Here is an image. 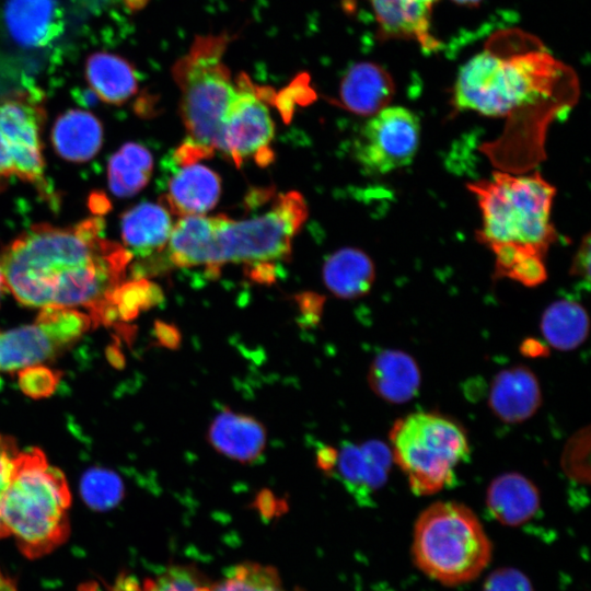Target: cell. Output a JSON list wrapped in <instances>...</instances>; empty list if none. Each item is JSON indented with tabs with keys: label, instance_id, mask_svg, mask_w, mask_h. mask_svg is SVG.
<instances>
[{
	"label": "cell",
	"instance_id": "cell-18",
	"mask_svg": "<svg viewBox=\"0 0 591 591\" xmlns=\"http://www.w3.org/2000/svg\"><path fill=\"white\" fill-rule=\"evenodd\" d=\"M173 229L169 209L161 202H141L121 216L120 231L125 248L146 257L162 251Z\"/></svg>",
	"mask_w": 591,
	"mask_h": 591
},
{
	"label": "cell",
	"instance_id": "cell-15",
	"mask_svg": "<svg viewBox=\"0 0 591 591\" xmlns=\"http://www.w3.org/2000/svg\"><path fill=\"white\" fill-rule=\"evenodd\" d=\"M392 454L382 442L362 444L346 442L338 450L334 473L357 499L366 500L381 488L390 471Z\"/></svg>",
	"mask_w": 591,
	"mask_h": 591
},
{
	"label": "cell",
	"instance_id": "cell-24",
	"mask_svg": "<svg viewBox=\"0 0 591 591\" xmlns=\"http://www.w3.org/2000/svg\"><path fill=\"white\" fill-rule=\"evenodd\" d=\"M322 275L325 286L334 296L356 299L371 289L375 270L372 259L363 251L344 247L328 256Z\"/></svg>",
	"mask_w": 591,
	"mask_h": 591
},
{
	"label": "cell",
	"instance_id": "cell-6",
	"mask_svg": "<svg viewBox=\"0 0 591 591\" xmlns=\"http://www.w3.org/2000/svg\"><path fill=\"white\" fill-rule=\"evenodd\" d=\"M230 42L227 33L198 35L188 53L172 67L187 141L211 153L221 151L223 120L236 93V84L223 61Z\"/></svg>",
	"mask_w": 591,
	"mask_h": 591
},
{
	"label": "cell",
	"instance_id": "cell-31",
	"mask_svg": "<svg viewBox=\"0 0 591 591\" xmlns=\"http://www.w3.org/2000/svg\"><path fill=\"white\" fill-rule=\"evenodd\" d=\"M161 300V292L146 280L123 282L109 298V304L117 321H131L140 311L147 310Z\"/></svg>",
	"mask_w": 591,
	"mask_h": 591
},
{
	"label": "cell",
	"instance_id": "cell-14",
	"mask_svg": "<svg viewBox=\"0 0 591 591\" xmlns=\"http://www.w3.org/2000/svg\"><path fill=\"white\" fill-rule=\"evenodd\" d=\"M382 39L416 42L427 54L442 44L431 31L432 8L419 0H370Z\"/></svg>",
	"mask_w": 591,
	"mask_h": 591
},
{
	"label": "cell",
	"instance_id": "cell-29",
	"mask_svg": "<svg viewBox=\"0 0 591 591\" xmlns=\"http://www.w3.org/2000/svg\"><path fill=\"white\" fill-rule=\"evenodd\" d=\"M211 591H299L285 587L277 570L256 563H242L227 571Z\"/></svg>",
	"mask_w": 591,
	"mask_h": 591
},
{
	"label": "cell",
	"instance_id": "cell-7",
	"mask_svg": "<svg viewBox=\"0 0 591 591\" xmlns=\"http://www.w3.org/2000/svg\"><path fill=\"white\" fill-rule=\"evenodd\" d=\"M392 460L406 474L414 494H436L455 482V468L470 454L464 429L434 413H413L391 431Z\"/></svg>",
	"mask_w": 591,
	"mask_h": 591
},
{
	"label": "cell",
	"instance_id": "cell-4",
	"mask_svg": "<svg viewBox=\"0 0 591 591\" xmlns=\"http://www.w3.org/2000/svg\"><path fill=\"white\" fill-rule=\"evenodd\" d=\"M70 503L63 473L47 462L43 451L19 452L1 501V519L25 557H43L67 541Z\"/></svg>",
	"mask_w": 591,
	"mask_h": 591
},
{
	"label": "cell",
	"instance_id": "cell-11",
	"mask_svg": "<svg viewBox=\"0 0 591 591\" xmlns=\"http://www.w3.org/2000/svg\"><path fill=\"white\" fill-rule=\"evenodd\" d=\"M206 440L218 454L250 465L266 450L267 429L256 417L224 407L210 421Z\"/></svg>",
	"mask_w": 591,
	"mask_h": 591
},
{
	"label": "cell",
	"instance_id": "cell-26",
	"mask_svg": "<svg viewBox=\"0 0 591 591\" xmlns=\"http://www.w3.org/2000/svg\"><path fill=\"white\" fill-rule=\"evenodd\" d=\"M153 169L150 151L136 142L125 143L108 162V184L118 197L139 193L149 182Z\"/></svg>",
	"mask_w": 591,
	"mask_h": 591
},
{
	"label": "cell",
	"instance_id": "cell-1",
	"mask_svg": "<svg viewBox=\"0 0 591 591\" xmlns=\"http://www.w3.org/2000/svg\"><path fill=\"white\" fill-rule=\"evenodd\" d=\"M578 94L571 68L534 35L507 28L461 67L451 104L455 112L506 118L501 137L484 151L501 171L519 174L545 158L548 126L573 106Z\"/></svg>",
	"mask_w": 591,
	"mask_h": 591
},
{
	"label": "cell",
	"instance_id": "cell-43",
	"mask_svg": "<svg viewBox=\"0 0 591 591\" xmlns=\"http://www.w3.org/2000/svg\"><path fill=\"white\" fill-rule=\"evenodd\" d=\"M78 591H102L99 584L94 581L83 582L78 587Z\"/></svg>",
	"mask_w": 591,
	"mask_h": 591
},
{
	"label": "cell",
	"instance_id": "cell-20",
	"mask_svg": "<svg viewBox=\"0 0 591 591\" xmlns=\"http://www.w3.org/2000/svg\"><path fill=\"white\" fill-rule=\"evenodd\" d=\"M84 76L93 94L107 104L121 105L138 90L136 68L114 53L91 54L85 60Z\"/></svg>",
	"mask_w": 591,
	"mask_h": 591
},
{
	"label": "cell",
	"instance_id": "cell-10",
	"mask_svg": "<svg viewBox=\"0 0 591 591\" xmlns=\"http://www.w3.org/2000/svg\"><path fill=\"white\" fill-rule=\"evenodd\" d=\"M236 93L225 114L221 132V151L236 166L250 158L267 161L275 135L270 113L258 89L244 74L236 80Z\"/></svg>",
	"mask_w": 591,
	"mask_h": 591
},
{
	"label": "cell",
	"instance_id": "cell-27",
	"mask_svg": "<svg viewBox=\"0 0 591 591\" xmlns=\"http://www.w3.org/2000/svg\"><path fill=\"white\" fill-rule=\"evenodd\" d=\"M541 331L547 343L559 350H571L587 337L589 320L584 309L571 300L551 304L541 320Z\"/></svg>",
	"mask_w": 591,
	"mask_h": 591
},
{
	"label": "cell",
	"instance_id": "cell-17",
	"mask_svg": "<svg viewBox=\"0 0 591 591\" xmlns=\"http://www.w3.org/2000/svg\"><path fill=\"white\" fill-rule=\"evenodd\" d=\"M540 404V385L535 375L528 368L507 369L494 379L489 405L503 421H523L537 410Z\"/></svg>",
	"mask_w": 591,
	"mask_h": 591
},
{
	"label": "cell",
	"instance_id": "cell-5",
	"mask_svg": "<svg viewBox=\"0 0 591 591\" xmlns=\"http://www.w3.org/2000/svg\"><path fill=\"white\" fill-rule=\"evenodd\" d=\"M491 551L480 521L462 503H432L416 520L414 561L425 575L444 586L477 578L490 563Z\"/></svg>",
	"mask_w": 591,
	"mask_h": 591
},
{
	"label": "cell",
	"instance_id": "cell-19",
	"mask_svg": "<svg viewBox=\"0 0 591 591\" xmlns=\"http://www.w3.org/2000/svg\"><path fill=\"white\" fill-rule=\"evenodd\" d=\"M486 505L501 524L517 526L529 521L540 508V494L535 485L517 473L495 478L488 486Z\"/></svg>",
	"mask_w": 591,
	"mask_h": 591
},
{
	"label": "cell",
	"instance_id": "cell-28",
	"mask_svg": "<svg viewBox=\"0 0 591 591\" xmlns=\"http://www.w3.org/2000/svg\"><path fill=\"white\" fill-rule=\"evenodd\" d=\"M112 591H211V587L196 569L174 566L157 578H146L142 581L130 575H121Z\"/></svg>",
	"mask_w": 591,
	"mask_h": 591
},
{
	"label": "cell",
	"instance_id": "cell-41",
	"mask_svg": "<svg viewBox=\"0 0 591 591\" xmlns=\"http://www.w3.org/2000/svg\"><path fill=\"white\" fill-rule=\"evenodd\" d=\"M338 460V449L332 445H321L315 452V465L325 474H333Z\"/></svg>",
	"mask_w": 591,
	"mask_h": 591
},
{
	"label": "cell",
	"instance_id": "cell-45",
	"mask_svg": "<svg viewBox=\"0 0 591 591\" xmlns=\"http://www.w3.org/2000/svg\"><path fill=\"white\" fill-rule=\"evenodd\" d=\"M4 288H5L4 279H3L2 271L0 269V299H1V296L3 293Z\"/></svg>",
	"mask_w": 591,
	"mask_h": 591
},
{
	"label": "cell",
	"instance_id": "cell-2",
	"mask_svg": "<svg viewBox=\"0 0 591 591\" xmlns=\"http://www.w3.org/2000/svg\"><path fill=\"white\" fill-rule=\"evenodd\" d=\"M102 218L70 228L37 224L0 255L5 288L23 305L85 308L92 324L116 322L109 304L131 254L103 236Z\"/></svg>",
	"mask_w": 591,
	"mask_h": 591
},
{
	"label": "cell",
	"instance_id": "cell-33",
	"mask_svg": "<svg viewBox=\"0 0 591 591\" xmlns=\"http://www.w3.org/2000/svg\"><path fill=\"white\" fill-rule=\"evenodd\" d=\"M60 375L57 370L35 364L19 371V385L25 395L32 398H43L54 394Z\"/></svg>",
	"mask_w": 591,
	"mask_h": 591
},
{
	"label": "cell",
	"instance_id": "cell-46",
	"mask_svg": "<svg viewBox=\"0 0 591 591\" xmlns=\"http://www.w3.org/2000/svg\"><path fill=\"white\" fill-rule=\"evenodd\" d=\"M421 1L422 3L427 4L428 7L432 8L434 7V4L439 1V0H419Z\"/></svg>",
	"mask_w": 591,
	"mask_h": 591
},
{
	"label": "cell",
	"instance_id": "cell-44",
	"mask_svg": "<svg viewBox=\"0 0 591 591\" xmlns=\"http://www.w3.org/2000/svg\"><path fill=\"white\" fill-rule=\"evenodd\" d=\"M452 1L462 5L475 7L479 4L483 0H452Z\"/></svg>",
	"mask_w": 591,
	"mask_h": 591
},
{
	"label": "cell",
	"instance_id": "cell-40",
	"mask_svg": "<svg viewBox=\"0 0 591 591\" xmlns=\"http://www.w3.org/2000/svg\"><path fill=\"white\" fill-rule=\"evenodd\" d=\"M299 306L303 316V323L313 325L320 322L323 301L312 294L299 299Z\"/></svg>",
	"mask_w": 591,
	"mask_h": 591
},
{
	"label": "cell",
	"instance_id": "cell-22",
	"mask_svg": "<svg viewBox=\"0 0 591 591\" xmlns=\"http://www.w3.org/2000/svg\"><path fill=\"white\" fill-rule=\"evenodd\" d=\"M51 140L61 158L72 162H85L93 158L102 146V125L89 112L69 109L56 119Z\"/></svg>",
	"mask_w": 591,
	"mask_h": 591
},
{
	"label": "cell",
	"instance_id": "cell-12",
	"mask_svg": "<svg viewBox=\"0 0 591 591\" xmlns=\"http://www.w3.org/2000/svg\"><path fill=\"white\" fill-rule=\"evenodd\" d=\"M173 163L176 169L169 178L162 204L181 217L201 216L215 208L221 195L219 175L198 161Z\"/></svg>",
	"mask_w": 591,
	"mask_h": 591
},
{
	"label": "cell",
	"instance_id": "cell-34",
	"mask_svg": "<svg viewBox=\"0 0 591 591\" xmlns=\"http://www.w3.org/2000/svg\"><path fill=\"white\" fill-rule=\"evenodd\" d=\"M22 166V155L16 143L0 126V192L13 176L20 177Z\"/></svg>",
	"mask_w": 591,
	"mask_h": 591
},
{
	"label": "cell",
	"instance_id": "cell-32",
	"mask_svg": "<svg viewBox=\"0 0 591 591\" xmlns=\"http://www.w3.org/2000/svg\"><path fill=\"white\" fill-rule=\"evenodd\" d=\"M83 500L93 509L115 507L124 496V485L117 474L104 468H91L81 479Z\"/></svg>",
	"mask_w": 591,
	"mask_h": 591
},
{
	"label": "cell",
	"instance_id": "cell-21",
	"mask_svg": "<svg viewBox=\"0 0 591 591\" xmlns=\"http://www.w3.org/2000/svg\"><path fill=\"white\" fill-rule=\"evenodd\" d=\"M215 228V217H181L166 244L170 262L177 267L204 266L211 274Z\"/></svg>",
	"mask_w": 591,
	"mask_h": 591
},
{
	"label": "cell",
	"instance_id": "cell-42",
	"mask_svg": "<svg viewBox=\"0 0 591 591\" xmlns=\"http://www.w3.org/2000/svg\"><path fill=\"white\" fill-rule=\"evenodd\" d=\"M0 591H18L15 581L0 569Z\"/></svg>",
	"mask_w": 591,
	"mask_h": 591
},
{
	"label": "cell",
	"instance_id": "cell-36",
	"mask_svg": "<svg viewBox=\"0 0 591 591\" xmlns=\"http://www.w3.org/2000/svg\"><path fill=\"white\" fill-rule=\"evenodd\" d=\"M483 591H533L530 580L513 568H501L491 572Z\"/></svg>",
	"mask_w": 591,
	"mask_h": 591
},
{
	"label": "cell",
	"instance_id": "cell-8",
	"mask_svg": "<svg viewBox=\"0 0 591 591\" xmlns=\"http://www.w3.org/2000/svg\"><path fill=\"white\" fill-rule=\"evenodd\" d=\"M306 215L303 197L289 192L279 195L269 210L248 219L216 216L211 275H218L228 263L257 267L286 259Z\"/></svg>",
	"mask_w": 591,
	"mask_h": 591
},
{
	"label": "cell",
	"instance_id": "cell-37",
	"mask_svg": "<svg viewBox=\"0 0 591 591\" xmlns=\"http://www.w3.org/2000/svg\"><path fill=\"white\" fill-rule=\"evenodd\" d=\"M252 507L255 508L259 514L266 519L285 513L288 509V503L285 498H279L269 488L259 489L252 502Z\"/></svg>",
	"mask_w": 591,
	"mask_h": 591
},
{
	"label": "cell",
	"instance_id": "cell-39",
	"mask_svg": "<svg viewBox=\"0 0 591 591\" xmlns=\"http://www.w3.org/2000/svg\"><path fill=\"white\" fill-rule=\"evenodd\" d=\"M154 337L160 346L169 350H177L182 344V335L178 328L161 321L154 324Z\"/></svg>",
	"mask_w": 591,
	"mask_h": 591
},
{
	"label": "cell",
	"instance_id": "cell-3",
	"mask_svg": "<svg viewBox=\"0 0 591 591\" xmlns=\"http://www.w3.org/2000/svg\"><path fill=\"white\" fill-rule=\"evenodd\" d=\"M482 213L477 240L495 255V278L535 287L547 278L545 257L557 240L551 221L556 189L537 171H496L467 185Z\"/></svg>",
	"mask_w": 591,
	"mask_h": 591
},
{
	"label": "cell",
	"instance_id": "cell-16",
	"mask_svg": "<svg viewBox=\"0 0 591 591\" xmlns=\"http://www.w3.org/2000/svg\"><path fill=\"white\" fill-rule=\"evenodd\" d=\"M394 93V81L382 66L360 61L340 81L339 104L354 114L372 116L389 105Z\"/></svg>",
	"mask_w": 591,
	"mask_h": 591
},
{
	"label": "cell",
	"instance_id": "cell-38",
	"mask_svg": "<svg viewBox=\"0 0 591 591\" xmlns=\"http://www.w3.org/2000/svg\"><path fill=\"white\" fill-rule=\"evenodd\" d=\"M570 274L589 282L590 278V236L584 235L582 243L576 252Z\"/></svg>",
	"mask_w": 591,
	"mask_h": 591
},
{
	"label": "cell",
	"instance_id": "cell-25",
	"mask_svg": "<svg viewBox=\"0 0 591 591\" xmlns=\"http://www.w3.org/2000/svg\"><path fill=\"white\" fill-rule=\"evenodd\" d=\"M61 350L35 322L0 333V371L40 364Z\"/></svg>",
	"mask_w": 591,
	"mask_h": 591
},
{
	"label": "cell",
	"instance_id": "cell-30",
	"mask_svg": "<svg viewBox=\"0 0 591 591\" xmlns=\"http://www.w3.org/2000/svg\"><path fill=\"white\" fill-rule=\"evenodd\" d=\"M35 322L60 349L77 341L92 326L89 314L71 308H42Z\"/></svg>",
	"mask_w": 591,
	"mask_h": 591
},
{
	"label": "cell",
	"instance_id": "cell-13",
	"mask_svg": "<svg viewBox=\"0 0 591 591\" xmlns=\"http://www.w3.org/2000/svg\"><path fill=\"white\" fill-rule=\"evenodd\" d=\"M4 21L14 42L27 48L45 47L65 30L58 0H7Z\"/></svg>",
	"mask_w": 591,
	"mask_h": 591
},
{
	"label": "cell",
	"instance_id": "cell-23",
	"mask_svg": "<svg viewBox=\"0 0 591 591\" xmlns=\"http://www.w3.org/2000/svg\"><path fill=\"white\" fill-rule=\"evenodd\" d=\"M368 380L375 394L398 404L417 393L420 374L416 362L407 354L385 350L372 361Z\"/></svg>",
	"mask_w": 591,
	"mask_h": 591
},
{
	"label": "cell",
	"instance_id": "cell-35",
	"mask_svg": "<svg viewBox=\"0 0 591 591\" xmlns=\"http://www.w3.org/2000/svg\"><path fill=\"white\" fill-rule=\"evenodd\" d=\"M19 452L15 439L0 433V540L9 536V532L1 519V501L9 486L14 461Z\"/></svg>",
	"mask_w": 591,
	"mask_h": 591
},
{
	"label": "cell",
	"instance_id": "cell-9",
	"mask_svg": "<svg viewBox=\"0 0 591 591\" xmlns=\"http://www.w3.org/2000/svg\"><path fill=\"white\" fill-rule=\"evenodd\" d=\"M420 140L417 115L386 106L366 123L355 141V157L371 174H386L412 163Z\"/></svg>",
	"mask_w": 591,
	"mask_h": 591
}]
</instances>
